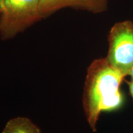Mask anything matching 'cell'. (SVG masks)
Listing matches in <instances>:
<instances>
[{
    "mask_svg": "<svg viewBox=\"0 0 133 133\" xmlns=\"http://www.w3.org/2000/svg\"><path fill=\"white\" fill-rule=\"evenodd\" d=\"M124 76L112 67L106 58L94 60L88 66L83 96L86 119L93 132L102 112L118 109L123 104L120 90Z\"/></svg>",
    "mask_w": 133,
    "mask_h": 133,
    "instance_id": "1",
    "label": "cell"
},
{
    "mask_svg": "<svg viewBox=\"0 0 133 133\" xmlns=\"http://www.w3.org/2000/svg\"><path fill=\"white\" fill-rule=\"evenodd\" d=\"M41 0H0V38L15 37L43 19Z\"/></svg>",
    "mask_w": 133,
    "mask_h": 133,
    "instance_id": "2",
    "label": "cell"
},
{
    "mask_svg": "<svg viewBox=\"0 0 133 133\" xmlns=\"http://www.w3.org/2000/svg\"><path fill=\"white\" fill-rule=\"evenodd\" d=\"M109 50L106 59L124 77L133 67V22L116 23L108 36Z\"/></svg>",
    "mask_w": 133,
    "mask_h": 133,
    "instance_id": "3",
    "label": "cell"
},
{
    "mask_svg": "<svg viewBox=\"0 0 133 133\" xmlns=\"http://www.w3.org/2000/svg\"><path fill=\"white\" fill-rule=\"evenodd\" d=\"M107 6L108 0H41L39 11L44 19L65 8L99 14L105 11Z\"/></svg>",
    "mask_w": 133,
    "mask_h": 133,
    "instance_id": "4",
    "label": "cell"
},
{
    "mask_svg": "<svg viewBox=\"0 0 133 133\" xmlns=\"http://www.w3.org/2000/svg\"><path fill=\"white\" fill-rule=\"evenodd\" d=\"M2 133H41L40 129L30 119L16 117L8 121Z\"/></svg>",
    "mask_w": 133,
    "mask_h": 133,
    "instance_id": "5",
    "label": "cell"
},
{
    "mask_svg": "<svg viewBox=\"0 0 133 133\" xmlns=\"http://www.w3.org/2000/svg\"><path fill=\"white\" fill-rule=\"evenodd\" d=\"M126 83L128 84V86L129 93H130L131 96L133 99V81H126Z\"/></svg>",
    "mask_w": 133,
    "mask_h": 133,
    "instance_id": "6",
    "label": "cell"
},
{
    "mask_svg": "<svg viewBox=\"0 0 133 133\" xmlns=\"http://www.w3.org/2000/svg\"><path fill=\"white\" fill-rule=\"evenodd\" d=\"M127 76H130V78H131L130 80L133 81V67L130 70H129L128 74Z\"/></svg>",
    "mask_w": 133,
    "mask_h": 133,
    "instance_id": "7",
    "label": "cell"
}]
</instances>
